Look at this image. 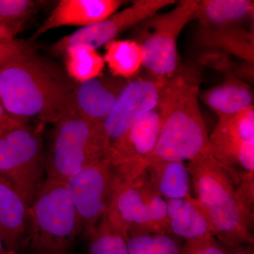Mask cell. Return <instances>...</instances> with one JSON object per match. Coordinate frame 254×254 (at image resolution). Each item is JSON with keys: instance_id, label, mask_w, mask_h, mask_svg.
<instances>
[{"instance_id": "30", "label": "cell", "mask_w": 254, "mask_h": 254, "mask_svg": "<svg viewBox=\"0 0 254 254\" xmlns=\"http://www.w3.org/2000/svg\"><path fill=\"white\" fill-rule=\"evenodd\" d=\"M225 249L227 254H254V245H235L225 247Z\"/></svg>"}, {"instance_id": "21", "label": "cell", "mask_w": 254, "mask_h": 254, "mask_svg": "<svg viewBox=\"0 0 254 254\" xmlns=\"http://www.w3.org/2000/svg\"><path fill=\"white\" fill-rule=\"evenodd\" d=\"M252 0H197L195 17L200 26H233L254 14Z\"/></svg>"}, {"instance_id": "26", "label": "cell", "mask_w": 254, "mask_h": 254, "mask_svg": "<svg viewBox=\"0 0 254 254\" xmlns=\"http://www.w3.org/2000/svg\"><path fill=\"white\" fill-rule=\"evenodd\" d=\"M34 5L31 0H0V23L16 35L33 13Z\"/></svg>"}, {"instance_id": "7", "label": "cell", "mask_w": 254, "mask_h": 254, "mask_svg": "<svg viewBox=\"0 0 254 254\" xmlns=\"http://www.w3.org/2000/svg\"><path fill=\"white\" fill-rule=\"evenodd\" d=\"M197 0H182L164 14H155L137 28V43L143 51V66L155 77L168 78L178 69L177 42L187 23L195 17Z\"/></svg>"}, {"instance_id": "10", "label": "cell", "mask_w": 254, "mask_h": 254, "mask_svg": "<svg viewBox=\"0 0 254 254\" xmlns=\"http://www.w3.org/2000/svg\"><path fill=\"white\" fill-rule=\"evenodd\" d=\"M214 159L232 177L238 174L236 167L245 173H254V105L234 115L221 117L209 136Z\"/></svg>"}, {"instance_id": "25", "label": "cell", "mask_w": 254, "mask_h": 254, "mask_svg": "<svg viewBox=\"0 0 254 254\" xmlns=\"http://www.w3.org/2000/svg\"><path fill=\"white\" fill-rule=\"evenodd\" d=\"M177 238L167 234L128 232V254H182L184 245Z\"/></svg>"}, {"instance_id": "5", "label": "cell", "mask_w": 254, "mask_h": 254, "mask_svg": "<svg viewBox=\"0 0 254 254\" xmlns=\"http://www.w3.org/2000/svg\"><path fill=\"white\" fill-rule=\"evenodd\" d=\"M55 125L46 155L47 178L66 182L88 164L109 154L102 123H88L73 109Z\"/></svg>"}, {"instance_id": "19", "label": "cell", "mask_w": 254, "mask_h": 254, "mask_svg": "<svg viewBox=\"0 0 254 254\" xmlns=\"http://www.w3.org/2000/svg\"><path fill=\"white\" fill-rule=\"evenodd\" d=\"M197 39L201 46L221 50L254 64V32L234 25L220 27L200 26Z\"/></svg>"}, {"instance_id": "27", "label": "cell", "mask_w": 254, "mask_h": 254, "mask_svg": "<svg viewBox=\"0 0 254 254\" xmlns=\"http://www.w3.org/2000/svg\"><path fill=\"white\" fill-rule=\"evenodd\" d=\"M182 254H227L225 247L215 237L210 236L193 241H187Z\"/></svg>"}, {"instance_id": "24", "label": "cell", "mask_w": 254, "mask_h": 254, "mask_svg": "<svg viewBox=\"0 0 254 254\" xmlns=\"http://www.w3.org/2000/svg\"><path fill=\"white\" fill-rule=\"evenodd\" d=\"M86 237L88 254H128L127 234L105 217Z\"/></svg>"}, {"instance_id": "8", "label": "cell", "mask_w": 254, "mask_h": 254, "mask_svg": "<svg viewBox=\"0 0 254 254\" xmlns=\"http://www.w3.org/2000/svg\"><path fill=\"white\" fill-rule=\"evenodd\" d=\"M65 183L86 236L108 213L117 192L127 182L106 155L88 164Z\"/></svg>"}, {"instance_id": "13", "label": "cell", "mask_w": 254, "mask_h": 254, "mask_svg": "<svg viewBox=\"0 0 254 254\" xmlns=\"http://www.w3.org/2000/svg\"><path fill=\"white\" fill-rule=\"evenodd\" d=\"M161 127L158 106L136 120L126 134L110 146L108 156L127 182L146 172L145 163L153 153Z\"/></svg>"}, {"instance_id": "2", "label": "cell", "mask_w": 254, "mask_h": 254, "mask_svg": "<svg viewBox=\"0 0 254 254\" xmlns=\"http://www.w3.org/2000/svg\"><path fill=\"white\" fill-rule=\"evenodd\" d=\"M201 74L195 65L180 66L167 79L158 105L161 127L148 164L190 161L210 153L209 136L200 113L199 88Z\"/></svg>"}, {"instance_id": "22", "label": "cell", "mask_w": 254, "mask_h": 254, "mask_svg": "<svg viewBox=\"0 0 254 254\" xmlns=\"http://www.w3.org/2000/svg\"><path fill=\"white\" fill-rule=\"evenodd\" d=\"M105 63L115 76L131 78L143 66L141 47L134 41H114L105 45Z\"/></svg>"}, {"instance_id": "18", "label": "cell", "mask_w": 254, "mask_h": 254, "mask_svg": "<svg viewBox=\"0 0 254 254\" xmlns=\"http://www.w3.org/2000/svg\"><path fill=\"white\" fill-rule=\"evenodd\" d=\"M207 106L218 118L234 115L253 105L254 94L248 83L230 74L218 86L199 94Z\"/></svg>"}, {"instance_id": "3", "label": "cell", "mask_w": 254, "mask_h": 254, "mask_svg": "<svg viewBox=\"0 0 254 254\" xmlns=\"http://www.w3.org/2000/svg\"><path fill=\"white\" fill-rule=\"evenodd\" d=\"M73 91L58 70L31 51L0 68V103L15 118L56 124L73 110Z\"/></svg>"}, {"instance_id": "9", "label": "cell", "mask_w": 254, "mask_h": 254, "mask_svg": "<svg viewBox=\"0 0 254 254\" xmlns=\"http://www.w3.org/2000/svg\"><path fill=\"white\" fill-rule=\"evenodd\" d=\"M105 218L125 233L170 235L166 200L155 191L146 172L120 187Z\"/></svg>"}, {"instance_id": "29", "label": "cell", "mask_w": 254, "mask_h": 254, "mask_svg": "<svg viewBox=\"0 0 254 254\" xmlns=\"http://www.w3.org/2000/svg\"><path fill=\"white\" fill-rule=\"evenodd\" d=\"M26 121V120L15 118V117L10 115L0 103V133L4 131L6 128L17 125L18 124L24 123Z\"/></svg>"}, {"instance_id": "17", "label": "cell", "mask_w": 254, "mask_h": 254, "mask_svg": "<svg viewBox=\"0 0 254 254\" xmlns=\"http://www.w3.org/2000/svg\"><path fill=\"white\" fill-rule=\"evenodd\" d=\"M28 229V208L22 198L0 180V237L6 250L17 254Z\"/></svg>"}, {"instance_id": "14", "label": "cell", "mask_w": 254, "mask_h": 254, "mask_svg": "<svg viewBox=\"0 0 254 254\" xmlns=\"http://www.w3.org/2000/svg\"><path fill=\"white\" fill-rule=\"evenodd\" d=\"M125 1L121 0H62L38 28L33 39L63 26H91L115 14Z\"/></svg>"}, {"instance_id": "4", "label": "cell", "mask_w": 254, "mask_h": 254, "mask_svg": "<svg viewBox=\"0 0 254 254\" xmlns=\"http://www.w3.org/2000/svg\"><path fill=\"white\" fill-rule=\"evenodd\" d=\"M28 241L39 254H69L82 232L76 207L66 183L46 178L28 208Z\"/></svg>"}, {"instance_id": "31", "label": "cell", "mask_w": 254, "mask_h": 254, "mask_svg": "<svg viewBox=\"0 0 254 254\" xmlns=\"http://www.w3.org/2000/svg\"><path fill=\"white\" fill-rule=\"evenodd\" d=\"M16 35L9 28L0 23V41H10L14 40Z\"/></svg>"}, {"instance_id": "6", "label": "cell", "mask_w": 254, "mask_h": 254, "mask_svg": "<svg viewBox=\"0 0 254 254\" xmlns=\"http://www.w3.org/2000/svg\"><path fill=\"white\" fill-rule=\"evenodd\" d=\"M46 155L41 133L26 122L0 133V180L29 208L44 185Z\"/></svg>"}, {"instance_id": "16", "label": "cell", "mask_w": 254, "mask_h": 254, "mask_svg": "<svg viewBox=\"0 0 254 254\" xmlns=\"http://www.w3.org/2000/svg\"><path fill=\"white\" fill-rule=\"evenodd\" d=\"M166 203L170 235L186 242L214 237L213 227L195 197Z\"/></svg>"}, {"instance_id": "20", "label": "cell", "mask_w": 254, "mask_h": 254, "mask_svg": "<svg viewBox=\"0 0 254 254\" xmlns=\"http://www.w3.org/2000/svg\"><path fill=\"white\" fill-rule=\"evenodd\" d=\"M145 170L152 187L165 200L184 199L191 195V178L185 162L148 164Z\"/></svg>"}, {"instance_id": "32", "label": "cell", "mask_w": 254, "mask_h": 254, "mask_svg": "<svg viewBox=\"0 0 254 254\" xmlns=\"http://www.w3.org/2000/svg\"><path fill=\"white\" fill-rule=\"evenodd\" d=\"M0 254H16L10 252L6 250L2 240H1V237H0Z\"/></svg>"}, {"instance_id": "1", "label": "cell", "mask_w": 254, "mask_h": 254, "mask_svg": "<svg viewBox=\"0 0 254 254\" xmlns=\"http://www.w3.org/2000/svg\"><path fill=\"white\" fill-rule=\"evenodd\" d=\"M195 199L208 217L223 247L254 245V175L246 174L235 182L211 153L187 164Z\"/></svg>"}, {"instance_id": "28", "label": "cell", "mask_w": 254, "mask_h": 254, "mask_svg": "<svg viewBox=\"0 0 254 254\" xmlns=\"http://www.w3.org/2000/svg\"><path fill=\"white\" fill-rule=\"evenodd\" d=\"M29 51L27 45L22 42L16 40L0 41V68Z\"/></svg>"}, {"instance_id": "15", "label": "cell", "mask_w": 254, "mask_h": 254, "mask_svg": "<svg viewBox=\"0 0 254 254\" xmlns=\"http://www.w3.org/2000/svg\"><path fill=\"white\" fill-rule=\"evenodd\" d=\"M125 86L103 76L79 83L73 88V109L88 123H102L113 109Z\"/></svg>"}, {"instance_id": "12", "label": "cell", "mask_w": 254, "mask_h": 254, "mask_svg": "<svg viewBox=\"0 0 254 254\" xmlns=\"http://www.w3.org/2000/svg\"><path fill=\"white\" fill-rule=\"evenodd\" d=\"M175 0H137L127 9L115 12L106 19L64 36L55 43L53 50L64 54L70 47L84 45L96 50L129 28L153 16L160 9L175 4Z\"/></svg>"}, {"instance_id": "23", "label": "cell", "mask_w": 254, "mask_h": 254, "mask_svg": "<svg viewBox=\"0 0 254 254\" xmlns=\"http://www.w3.org/2000/svg\"><path fill=\"white\" fill-rule=\"evenodd\" d=\"M64 54L68 75L78 83L103 76L105 63L96 50L76 45L68 48Z\"/></svg>"}, {"instance_id": "11", "label": "cell", "mask_w": 254, "mask_h": 254, "mask_svg": "<svg viewBox=\"0 0 254 254\" xmlns=\"http://www.w3.org/2000/svg\"><path fill=\"white\" fill-rule=\"evenodd\" d=\"M167 79L153 76L138 78L124 86L113 109L102 123L110 148L142 115L158 106Z\"/></svg>"}]
</instances>
